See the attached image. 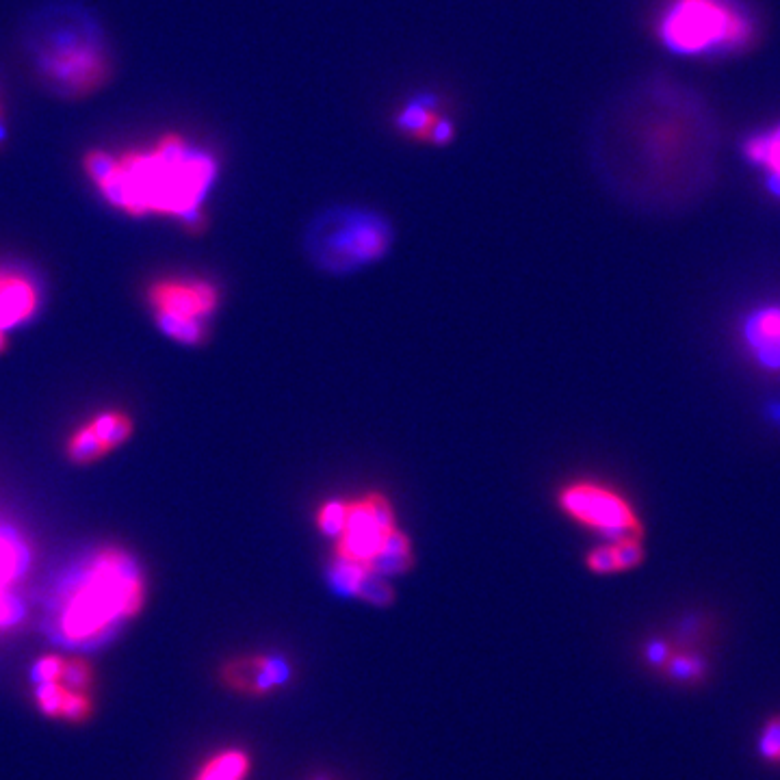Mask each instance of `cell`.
Wrapping results in <instances>:
<instances>
[{
  "instance_id": "7a4b0ae2",
  "label": "cell",
  "mask_w": 780,
  "mask_h": 780,
  "mask_svg": "<svg viewBox=\"0 0 780 780\" xmlns=\"http://www.w3.org/2000/svg\"><path fill=\"white\" fill-rule=\"evenodd\" d=\"M146 579L139 564L115 546L89 555L52 598L48 627L68 646H94L139 616Z\"/></svg>"
},
{
  "instance_id": "8992f818",
  "label": "cell",
  "mask_w": 780,
  "mask_h": 780,
  "mask_svg": "<svg viewBox=\"0 0 780 780\" xmlns=\"http://www.w3.org/2000/svg\"><path fill=\"white\" fill-rule=\"evenodd\" d=\"M308 245L321 267L349 271L380 258L390 245V230L380 215L336 208L315 221Z\"/></svg>"
},
{
  "instance_id": "ba28073f",
  "label": "cell",
  "mask_w": 780,
  "mask_h": 780,
  "mask_svg": "<svg viewBox=\"0 0 780 780\" xmlns=\"http://www.w3.org/2000/svg\"><path fill=\"white\" fill-rule=\"evenodd\" d=\"M156 325L176 343L202 345L206 341L204 319L219 306V291L208 280H156L148 291Z\"/></svg>"
},
{
  "instance_id": "30bf717a",
  "label": "cell",
  "mask_w": 780,
  "mask_h": 780,
  "mask_svg": "<svg viewBox=\"0 0 780 780\" xmlns=\"http://www.w3.org/2000/svg\"><path fill=\"white\" fill-rule=\"evenodd\" d=\"M293 679L291 663L278 655H243L228 659L219 670V681L230 692L243 696H269Z\"/></svg>"
},
{
  "instance_id": "5bb4252c",
  "label": "cell",
  "mask_w": 780,
  "mask_h": 780,
  "mask_svg": "<svg viewBox=\"0 0 780 780\" xmlns=\"http://www.w3.org/2000/svg\"><path fill=\"white\" fill-rule=\"evenodd\" d=\"M744 159L761 174L765 191L780 202V122L746 137Z\"/></svg>"
},
{
  "instance_id": "9a60e30c",
  "label": "cell",
  "mask_w": 780,
  "mask_h": 780,
  "mask_svg": "<svg viewBox=\"0 0 780 780\" xmlns=\"http://www.w3.org/2000/svg\"><path fill=\"white\" fill-rule=\"evenodd\" d=\"M644 555V538L605 540L588 553L585 566L596 575H616V572H629L640 566Z\"/></svg>"
},
{
  "instance_id": "ffe728a7",
  "label": "cell",
  "mask_w": 780,
  "mask_h": 780,
  "mask_svg": "<svg viewBox=\"0 0 780 780\" xmlns=\"http://www.w3.org/2000/svg\"><path fill=\"white\" fill-rule=\"evenodd\" d=\"M24 605L13 588H0V633L16 627L22 620Z\"/></svg>"
},
{
  "instance_id": "ac0fdd59",
  "label": "cell",
  "mask_w": 780,
  "mask_h": 780,
  "mask_svg": "<svg viewBox=\"0 0 780 780\" xmlns=\"http://www.w3.org/2000/svg\"><path fill=\"white\" fill-rule=\"evenodd\" d=\"M666 674L672 681L679 683H696L702 676L707 674V663L698 655H685V653H674L663 666Z\"/></svg>"
},
{
  "instance_id": "52a82bcc",
  "label": "cell",
  "mask_w": 780,
  "mask_h": 780,
  "mask_svg": "<svg viewBox=\"0 0 780 780\" xmlns=\"http://www.w3.org/2000/svg\"><path fill=\"white\" fill-rule=\"evenodd\" d=\"M557 505L577 525L603 540L644 538V523L633 503L620 490L601 481H570L557 492Z\"/></svg>"
},
{
  "instance_id": "3957f363",
  "label": "cell",
  "mask_w": 780,
  "mask_h": 780,
  "mask_svg": "<svg viewBox=\"0 0 780 780\" xmlns=\"http://www.w3.org/2000/svg\"><path fill=\"white\" fill-rule=\"evenodd\" d=\"M31 57L42 85L70 102L100 94L115 72L107 39L87 18H52L33 35Z\"/></svg>"
},
{
  "instance_id": "9c48e42d",
  "label": "cell",
  "mask_w": 780,
  "mask_h": 780,
  "mask_svg": "<svg viewBox=\"0 0 780 780\" xmlns=\"http://www.w3.org/2000/svg\"><path fill=\"white\" fill-rule=\"evenodd\" d=\"M395 529H399L395 510L382 492L347 499V520L341 536L334 540V557L371 568Z\"/></svg>"
},
{
  "instance_id": "44dd1931",
  "label": "cell",
  "mask_w": 780,
  "mask_h": 780,
  "mask_svg": "<svg viewBox=\"0 0 780 780\" xmlns=\"http://www.w3.org/2000/svg\"><path fill=\"white\" fill-rule=\"evenodd\" d=\"M759 752L765 761H780V718H772L765 724L759 739Z\"/></svg>"
},
{
  "instance_id": "7402d4cb",
  "label": "cell",
  "mask_w": 780,
  "mask_h": 780,
  "mask_svg": "<svg viewBox=\"0 0 780 780\" xmlns=\"http://www.w3.org/2000/svg\"><path fill=\"white\" fill-rule=\"evenodd\" d=\"M670 655H672L670 644L663 642V640H653L646 646V661L653 663L655 668L666 666V661L670 659Z\"/></svg>"
},
{
  "instance_id": "d6986e66",
  "label": "cell",
  "mask_w": 780,
  "mask_h": 780,
  "mask_svg": "<svg viewBox=\"0 0 780 780\" xmlns=\"http://www.w3.org/2000/svg\"><path fill=\"white\" fill-rule=\"evenodd\" d=\"M345 520H347V499L325 501L315 514L317 529L323 533V536H328L332 540L341 536Z\"/></svg>"
},
{
  "instance_id": "2e32d148",
  "label": "cell",
  "mask_w": 780,
  "mask_h": 780,
  "mask_svg": "<svg viewBox=\"0 0 780 780\" xmlns=\"http://www.w3.org/2000/svg\"><path fill=\"white\" fill-rule=\"evenodd\" d=\"M395 124L399 133L410 139H423L432 143H447L453 139V124L447 117H442L434 107L423 102L406 104V107L397 113Z\"/></svg>"
},
{
  "instance_id": "cb8c5ba5",
  "label": "cell",
  "mask_w": 780,
  "mask_h": 780,
  "mask_svg": "<svg viewBox=\"0 0 780 780\" xmlns=\"http://www.w3.org/2000/svg\"><path fill=\"white\" fill-rule=\"evenodd\" d=\"M7 347V332L0 328V351H3Z\"/></svg>"
},
{
  "instance_id": "277c9868",
  "label": "cell",
  "mask_w": 780,
  "mask_h": 780,
  "mask_svg": "<svg viewBox=\"0 0 780 780\" xmlns=\"http://www.w3.org/2000/svg\"><path fill=\"white\" fill-rule=\"evenodd\" d=\"M655 33L674 55L718 57L748 50L757 24L739 0H670Z\"/></svg>"
},
{
  "instance_id": "8fae6325",
  "label": "cell",
  "mask_w": 780,
  "mask_h": 780,
  "mask_svg": "<svg viewBox=\"0 0 780 780\" xmlns=\"http://www.w3.org/2000/svg\"><path fill=\"white\" fill-rule=\"evenodd\" d=\"M130 436H133V421L126 412H100L74 429L68 440V455L76 464H91L120 449Z\"/></svg>"
},
{
  "instance_id": "e0dca14e",
  "label": "cell",
  "mask_w": 780,
  "mask_h": 780,
  "mask_svg": "<svg viewBox=\"0 0 780 780\" xmlns=\"http://www.w3.org/2000/svg\"><path fill=\"white\" fill-rule=\"evenodd\" d=\"M250 754L241 748H226L211 754L191 780H245L250 774Z\"/></svg>"
},
{
  "instance_id": "603a6c76",
  "label": "cell",
  "mask_w": 780,
  "mask_h": 780,
  "mask_svg": "<svg viewBox=\"0 0 780 780\" xmlns=\"http://www.w3.org/2000/svg\"><path fill=\"white\" fill-rule=\"evenodd\" d=\"M3 126H5V100H3V96H0V143H3V139H5Z\"/></svg>"
},
{
  "instance_id": "4fadbf2b",
  "label": "cell",
  "mask_w": 780,
  "mask_h": 780,
  "mask_svg": "<svg viewBox=\"0 0 780 780\" xmlns=\"http://www.w3.org/2000/svg\"><path fill=\"white\" fill-rule=\"evenodd\" d=\"M39 306L35 282L20 271L0 267V328L5 332L33 319Z\"/></svg>"
},
{
  "instance_id": "7c38bea8",
  "label": "cell",
  "mask_w": 780,
  "mask_h": 780,
  "mask_svg": "<svg viewBox=\"0 0 780 780\" xmlns=\"http://www.w3.org/2000/svg\"><path fill=\"white\" fill-rule=\"evenodd\" d=\"M741 345L754 367L780 375V304L767 302L746 312L739 325Z\"/></svg>"
},
{
  "instance_id": "5b68a950",
  "label": "cell",
  "mask_w": 780,
  "mask_h": 780,
  "mask_svg": "<svg viewBox=\"0 0 780 780\" xmlns=\"http://www.w3.org/2000/svg\"><path fill=\"white\" fill-rule=\"evenodd\" d=\"M35 709L52 722L81 726L96 713V670L85 657L42 655L31 672Z\"/></svg>"
},
{
  "instance_id": "6da1fadb",
  "label": "cell",
  "mask_w": 780,
  "mask_h": 780,
  "mask_svg": "<svg viewBox=\"0 0 780 780\" xmlns=\"http://www.w3.org/2000/svg\"><path fill=\"white\" fill-rule=\"evenodd\" d=\"M83 174L100 198L130 217L204 224V202L219 176L217 156L178 130L120 148H89Z\"/></svg>"
}]
</instances>
